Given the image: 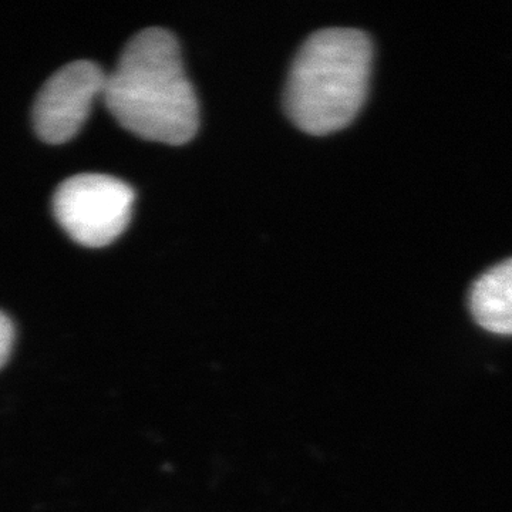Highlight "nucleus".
<instances>
[{
	"label": "nucleus",
	"instance_id": "obj_2",
	"mask_svg": "<svg viewBox=\"0 0 512 512\" xmlns=\"http://www.w3.org/2000/svg\"><path fill=\"white\" fill-rule=\"evenodd\" d=\"M372 57V42L360 30L313 33L289 73L285 92L289 119L313 136L348 126L365 103Z\"/></svg>",
	"mask_w": 512,
	"mask_h": 512
},
{
	"label": "nucleus",
	"instance_id": "obj_3",
	"mask_svg": "<svg viewBox=\"0 0 512 512\" xmlns=\"http://www.w3.org/2000/svg\"><path fill=\"white\" fill-rule=\"evenodd\" d=\"M133 188L109 174L82 173L60 183L53 212L64 231L84 245L100 248L120 237L133 212Z\"/></svg>",
	"mask_w": 512,
	"mask_h": 512
},
{
	"label": "nucleus",
	"instance_id": "obj_1",
	"mask_svg": "<svg viewBox=\"0 0 512 512\" xmlns=\"http://www.w3.org/2000/svg\"><path fill=\"white\" fill-rule=\"evenodd\" d=\"M103 97L114 119L144 140L181 146L200 124L180 45L165 29H144L128 40L106 74Z\"/></svg>",
	"mask_w": 512,
	"mask_h": 512
},
{
	"label": "nucleus",
	"instance_id": "obj_6",
	"mask_svg": "<svg viewBox=\"0 0 512 512\" xmlns=\"http://www.w3.org/2000/svg\"><path fill=\"white\" fill-rule=\"evenodd\" d=\"M15 340V328L8 315L0 311V369L8 362Z\"/></svg>",
	"mask_w": 512,
	"mask_h": 512
},
{
	"label": "nucleus",
	"instance_id": "obj_5",
	"mask_svg": "<svg viewBox=\"0 0 512 512\" xmlns=\"http://www.w3.org/2000/svg\"><path fill=\"white\" fill-rule=\"evenodd\" d=\"M470 309L478 325L497 335H512V259L488 269L470 292Z\"/></svg>",
	"mask_w": 512,
	"mask_h": 512
},
{
	"label": "nucleus",
	"instance_id": "obj_4",
	"mask_svg": "<svg viewBox=\"0 0 512 512\" xmlns=\"http://www.w3.org/2000/svg\"><path fill=\"white\" fill-rule=\"evenodd\" d=\"M106 73L92 60H74L56 70L43 84L33 104L37 136L62 144L76 136L89 117L93 101L103 94Z\"/></svg>",
	"mask_w": 512,
	"mask_h": 512
}]
</instances>
